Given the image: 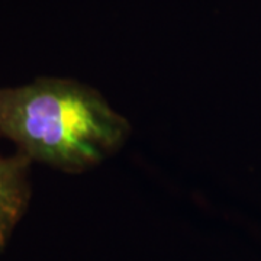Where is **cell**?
Listing matches in <instances>:
<instances>
[{
  "label": "cell",
  "mask_w": 261,
  "mask_h": 261,
  "mask_svg": "<svg viewBox=\"0 0 261 261\" xmlns=\"http://www.w3.org/2000/svg\"><path fill=\"white\" fill-rule=\"evenodd\" d=\"M129 135V121L87 84L39 77L0 87V137L32 163L83 173L116 154Z\"/></svg>",
  "instance_id": "6da1fadb"
},
{
  "label": "cell",
  "mask_w": 261,
  "mask_h": 261,
  "mask_svg": "<svg viewBox=\"0 0 261 261\" xmlns=\"http://www.w3.org/2000/svg\"><path fill=\"white\" fill-rule=\"evenodd\" d=\"M31 164L32 161L19 151L15 155L0 154V251L28 209Z\"/></svg>",
  "instance_id": "7a4b0ae2"
}]
</instances>
